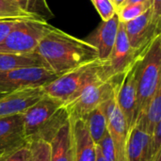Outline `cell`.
Masks as SVG:
<instances>
[{
	"label": "cell",
	"mask_w": 161,
	"mask_h": 161,
	"mask_svg": "<svg viewBox=\"0 0 161 161\" xmlns=\"http://www.w3.org/2000/svg\"><path fill=\"white\" fill-rule=\"evenodd\" d=\"M35 53L42 59L45 69L58 76L98 58L97 49L88 41L54 26L41 40Z\"/></svg>",
	"instance_id": "1"
},
{
	"label": "cell",
	"mask_w": 161,
	"mask_h": 161,
	"mask_svg": "<svg viewBox=\"0 0 161 161\" xmlns=\"http://www.w3.org/2000/svg\"><path fill=\"white\" fill-rule=\"evenodd\" d=\"M111 76L114 75L109 71L108 59L97 58L58 75L42 87L45 94L65 105L74 100L90 84Z\"/></svg>",
	"instance_id": "2"
},
{
	"label": "cell",
	"mask_w": 161,
	"mask_h": 161,
	"mask_svg": "<svg viewBox=\"0 0 161 161\" xmlns=\"http://www.w3.org/2000/svg\"><path fill=\"white\" fill-rule=\"evenodd\" d=\"M22 117L27 141L42 139L50 142L59 127L69 120L64 105L45 93L23 112Z\"/></svg>",
	"instance_id": "3"
},
{
	"label": "cell",
	"mask_w": 161,
	"mask_h": 161,
	"mask_svg": "<svg viewBox=\"0 0 161 161\" xmlns=\"http://www.w3.org/2000/svg\"><path fill=\"white\" fill-rule=\"evenodd\" d=\"M161 34L157 35L140 54L136 71V120L161 89ZM136 122V121H135Z\"/></svg>",
	"instance_id": "4"
},
{
	"label": "cell",
	"mask_w": 161,
	"mask_h": 161,
	"mask_svg": "<svg viewBox=\"0 0 161 161\" xmlns=\"http://www.w3.org/2000/svg\"><path fill=\"white\" fill-rule=\"evenodd\" d=\"M121 75L97 80L87 86L74 100L64 105L69 118H84L117 93L122 80Z\"/></svg>",
	"instance_id": "5"
},
{
	"label": "cell",
	"mask_w": 161,
	"mask_h": 161,
	"mask_svg": "<svg viewBox=\"0 0 161 161\" xmlns=\"http://www.w3.org/2000/svg\"><path fill=\"white\" fill-rule=\"evenodd\" d=\"M52 27L46 20H19L6 39L0 42V52L35 53L41 40Z\"/></svg>",
	"instance_id": "6"
},
{
	"label": "cell",
	"mask_w": 161,
	"mask_h": 161,
	"mask_svg": "<svg viewBox=\"0 0 161 161\" xmlns=\"http://www.w3.org/2000/svg\"><path fill=\"white\" fill-rule=\"evenodd\" d=\"M58 77L43 67H27L0 71V96L27 88L42 86Z\"/></svg>",
	"instance_id": "7"
},
{
	"label": "cell",
	"mask_w": 161,
	"mask_h": 161,
	"mask_svg": "<svg viewBox=\"0 0 161 161\" xmlns=\"http://www.w3.org/2000/svg\"><path fill=\"white\" fill-rule=\"evenodd\" d=\"M138 58L139 57L131 64V66L123 74L122 80L116 94L118 108L123 113L126 121L128 129H130L135 125V121H136V108H137L136 71H137Z\"/></svg>",
	"instance_id": "8"
},
{
	"label": "cell",
	"mask_w": 161,
	"mask_h": 161,
	"mask_svg": "<svg viewBox=\"0 0 161 161\" xmlns=\"http://www.w3.org/2000/svg\"><path fill=\"white\" fill-rule=\"evenodd\" d=\"M71 161H96V144L81 118H69Z\"/></svg>",
	"instance_id": "9"
},
{
	"label": "cell",
	"mask_w": 161,
	"mask_h": 161,
	"mask_svg": "<svg viewBox=\"0 0 161 161\" xmlns=\"http://www.w3.org/2000/svg\"><path fill=\"white\" fill-rule=\"evenodd\" d=\"M151 8H149L137 18L125 24L128 42L138 54H141L149 42L160 34V28L151 21Z\"/></svg>",
	"instance_id": "10"
},
{
	"label": "cell",
	"mask_w": 161,
	"mask_h": 161,
	"mask_svg": "<svg viewBox=\"0 0 161 161\" xmlns=\"http://www.w3.org/2000/svg\"><path fill=\"white\" fill-rule=\"evenodd\" d=\"M44 94L42 86L27 87L0 96V117L22 114Z\"/></svg>",
	"instance_id": "11"
},
{
	"label": "cell",
	"mask_w": 161,
	"mask_h": 161,
	"mask_svg": "<svg viewBox=\"0 0 161 161\" xmlns=\"http://www.w3.org/2000/svg\"><path fill=\"white\" fill-rule=\"evenodd\" d=\"M139 55L140 54H138L131 47L128 42L125 28V24L120 22L116 41L113 45L112 51L108 58V67L111 75H123L136 60Z\"/></svg>",
	"instance_id": "12"
},
{
	"label": "cell",
	"mask_w": 161,
	"mask_h": 161,
	"mask_svg": "<svg viewBox=\"0 0 161 161\" xmlns=\"http://www.w3.org/2000/svg\"><path fill=\"white\" fill-rule=\"evenodd\" d=\"M119 24L118 15L115 13L108 20L103 21L102 25L97 28L91 40L88 41L97 49L99 59L107 60L108 58L116 41Z\"/></svg>",
	"instance_id": "13"
},
{
	"label": "cell",
	"mask_w": 161,
	"mask_h": 161,
	"mask_svg": "<svg viewBox=\"0 0 161 161\" xmlns=\"http://www.w3.org/2000/svg\"><path fill=\"white\" fill-rule=\"evenodd\" d=\"M108 131L112 141L115 160L126 161V145L129 129L118 105L108 119Z\"/></svg>",
	"instance_id": "14"
},
{
	"label": "cell",
	"mask_w": 161,
	"mask_h": 161,
	"mask_svg": "<svg viewBox=\"0 0 161 161\" xmlns=\"http://www.w3.org/2000/svg\"><path fill=\"white\" fill-rule=\"evenodd\" d=\"M26 141L22 114L0 117V150L7 151Z\"/></svg>",
	"instance_id": "15"
},
{
	"label": "cell",
	"mask_w": 161,
	"mask_h": 161,
	"mask_svg": "<svg viewBox=\"0 0 161 161\" xmlns=\"http://www.w3.org/2000/svg\"><path fill=\"white\" fill-rule=\"evenodd\" d=\"M150 141V135L134 125L128 131L126 161H154Z\"/></svg>",
	"instance_id": "16"
},
{
	"label": "cell",
	"mask_w": 161,
	"mask_h": 161,
	"mask_svg": "<svg viewBox=\"0 0 161 161\" xmlns=\"http://www.w3.org/2000/svg\"><path fill=\"white\" fill-rule=\"evenodd\" d=\"M27 67H44V63L37 53L15 54L0 52V71H9Z\"/></svg>",
	"instance_id": "17"
},
{
	"label": "cell",
	"mask_w": 161,
	"mask_h": 161,
	"mask_svg": "<svg viewBox=\"0 0 161 161\" xmlns=\"http://www.w3.org/2000/svg\"><path fill=\"white\" fill-rule=\"evenodd\" d=\"M159 123H161V89L156 92L143 113L137 118L135 125L151 136Z\"/></svg>",
	"instance_id": "18"
},
{
	"label": "cell",
	"mask_w": 161,
	"mask_h": 161,
	"mask_svg": "<svg viewBox=\"0 0 161 161\" xmlns=\"http://www.w3.org/2000/svg\"><path fill=\"white\" fill-rule=\"evenodd\" d=\"M49 142L51 147L50 161H71L69 120L59 127Z\"/></svg>",
	"instance_id": "19"
},
{
	"label": "cell",
	"mask_w": 161,
	"mask_h": 161,
	"mask_svg": "<svg viewBox=\"0 0 161 161\" xmlns=\"http://www.w3.org/2000/svg\"><path fill=\"white\" fill-rule=\"evenodd\" d=\"M82 119L86 123L89 134L92 142L97 144L108 131V121L105 114L99 107L88 113Z\"/></svg>",
	"instance_id": "20"
},
{
	"label": "cell",
	"mask_w": 161,
	"mask_h": 161,
	"mask_svg": "<svg viewBox=\"0 0 161 161\" xmlns=\"http://www.w3.org/2000/svg\"><path fill=\"white\" fill-rule=\"evenodd\" d=\"M0 19L1 20H42L40 16L24 10L13 0H0ZM44 20V19H43Z\"/></svg>",
	"instance_id": "21"
},
{
	"label": "cell",
	"mask_w": 161,
	"mask_h": 161,
	"mask_svg": "<svg viewBox=\"0 0 161 161\" xmlns=\"http://www.w3.org/2000/svg\"><path fill=\"white\" fill-rule=\"evenodd\" d=\"M24 10L33 13L41 18L46 20L53 17V13L48 7L46 0H13Z\"/></svg>",
	"instance_id": "22"
},
{
	"label": "cell",
	"mask_w": 161,
	"mask_h": 161,
	"mask_svg": "<svg viewBox=\"0 0 161 161\" xmlns=\"http://www.w3.org/2000/svg\"><path fill=\"white\" fill-rule=\"evenodd\" d=\"M30 148V161H50V142L42 139L28 141Z\"/></svg>",
	"instance_id": "23"
},
{
	"label": "cell",
	"mask_w": 161,
	"mask_h": 161,
	"mask_svg": "<svg viewBox=\"0 0 161 161\" xmlns=\"http://www.w3.org/2000/svg\"><path fill=\"white\" fill-rule=\"evenodd\" d=\"M150 8L149 4H130V5H122L116 8V14L118 15L119 21L121 23H127L141 14H142L145 10Z\"/></svg>",
	"instance_id": "24"
},
{
	"label": "cell",
	"mask_w": 161,
	"mask_h": 161,
	"mask_svg": "<svg viewBox=\"0 0 161 161\" xmlns=\"http://www.w3.org/2000/svg\"><path fill=\"white\" fill-rule=\"evenodd\" d=\"M0 161H30L29 142L26 140L20 145L5 151L0 156Z\"/></svg>",
	"instance_id": "25"
},
{
	"label": "cell",
	"mask_w": 161,
	"mask_h": 161,
	"mask_svg": "<svg viewBox=\"0 0 161 161\" xmlns=\"http://www.w3.org/2000/svg\"><path fill=\"white\" fill-rule=\"evenodd\" d=\"M103 21H107L116 13L111 0H91Z\"/></svg>",
	"instance_id": "26"
},
{
	"label": "cell",
	"mask_w": 161,
	"mask_h": 161,
	"mask_svg": "<svg viewBox=\"0 0 161 161\" xmlns=\"http://www.w3.org/2000/svg\"><path fill=\"white\" fill-rule=\"evenodd\" d=\"M96 146L99 148L102 156L107 161H116L115 160V155L112 145L111 138L108 134V131L105 133L103 138L99 141V142L96 144Z\"/></svg>",
	"instance_id": "27"
},
{
	"label": "cell",
	"mask_w": 161,
	"mask_h": 161,
	"mask_svg": "<svg viewBox=\"0 0 161 161\" xmlns=\"http://www.w3.org/2000/svg\"><path fill=\"white\" fill-rule=\"evenodd\" d=\"M150 141L151 144V152L154 157L161 151V123H159L154 129Z\"/></svg>",
	"instance_id": "28"
},
{
	"label": "cell",
	"mask_w": 161,
	"mask_h": 161,
	"mask_svg": "<svg viewBox=\"0 0 161 161\" xmlns=\"http://www.w3.org/2000/svg\"><path fill=\"white\" fill-rule=\"evenodd\" d=\"M151 21L157 26L160 28L161 22V0H151Z\"/></svg>",
	"instance_id": "29"
},
{
	"label": "cell",
	"mask_w": 161,
	"mask_h": 161,
	"mask_svg": "<svg viewBox=\"0 0 161 161\" xmlns=\"http://www.w3.org/2000/svg\"><path fill=\"white\" fill-rule=\"evenodd\" d=\"M18 21L19 20H0V42L6 39Z\"/></svg>",
	"instance_id": "30"
},
{
	"label": "cell",
	"mask_w": 161,
	"mask_h": 161,
	"mask_svg": "<svg viewBox=\"0 0 161 161\" xmlns=\"http://www.w3.org/2000/svg\"><path fill=\"white\" fill-rule=\"evenodd\" d=\"M141 3H144V4H149L151 7V3L150 0H125L122 5H130V4H141ZM121 5V6H122Z\"/></svg>",
	"instance_id": "31"
},
{
	"label": "cell",
	"mask_w": 161,
	"mask_h": 161,
	"mask_svg": "<svg viewBox=\"0 0 161 161\" xmlns=\"http://www.w3.org/2000/svg\"><path fill=\"white\" fill-rule=\"evenodd\" d=\"M96 161H107L104 158V157L102 156V154H101V152L97 146H96Z\"/></svg>",
	"instance_id": "32"
},
{
	"label": "cell",
	"mask_w": 161,
	"mask_h": 161,
	"mask_svg": "<svg viewBox=\"0 0 161 161\" xmlns=\"http://www.w3.org/2000/svg\"><path fill=\"white\" fill-rule=\"evenodd\" d=\"M125 1V0H111V2H112L113 6L115 7V8H119Z\"/></svg>",
	"instance_id": "33"
},
{
	"label": "cell",
	"mask_w": 161,
	"mask_h": 161,
	"mask_svg": "<svg viewBox=\"0 0 161 161\" xmlns=\"http://www.w3.org/2000/svg\"><path fill=\"white\" fill-rule=\"evenodd\" d=\"M154 161H161V151L156 155V157L154 158Z\"/></svg>",
	"instance_id": "34"
},
{
	"label": "cell",
	"mask_w": 161,
	"mask_h": 161,
	"mask_svg": "<svg viewBox=\"0 0 161 161\" xmlns=\"http://www.w3.org/2000/svg\"><path fill=\"white\" fill-rule=\"evenodd\" d=\"M4 152H5V151H1V150H0V156H1V155H2V154L4 153Z\"/></svg>",
	"instance_id": "35"
},
{
	"label": "cell",
	"mask_w": 161,
	"mask_h": 161,
	"mask_svg": "<svg viewBox=\"0 0 161 161\" xmlns=\"http://www.w3.org/2000/svg\"><path fill=\"white\" fill-rule=\"evenodd\" d=\"M150 3H151V0H150Z\"/></svg>",
	"instance_id": "36"
},
{
	"label": "cell",
	"mask_w": 161,
	"mask_h": 161,
	"mask_svg": "<svg viewBox=\"0 0 161 161\" xmlns=\"http://www.w3.org/2000/svg\"><path fill=\"white\" fill-rule=\"evenodd\" d=\"M0 20H1V19H0Z\"/></svg>",
	"instance_id": "37"
}]
</instances>
